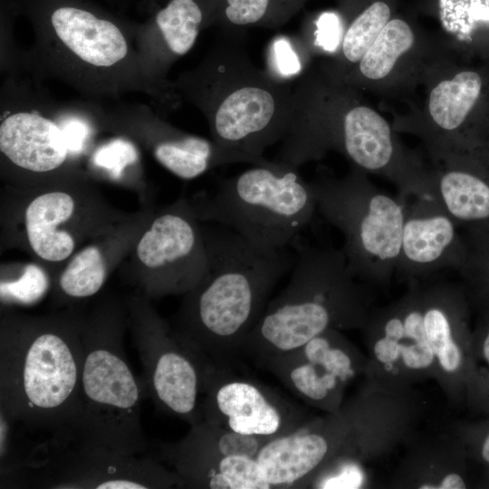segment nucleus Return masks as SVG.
Returning <instances> with one entry per match:
<instances>
[{"mask_svg": "<svg viewBox=\"0 0 489 489\" xmlns=\"http://www.w3.org/2000/svg\"><path fill=\"white\" fill-rule=\"evenodd\" d=\"M124 300L106 296L82 315V363L72 439L126 455L145 454L141 426L142 379L124 351Z\"/></svg>", "mask_w": 489, "mask_h": 489, "instance_id": "obj_5", "label": "nucleus"}, {"mask_svg": "<svg viewBox=\"0 0 489 489\" xmlns=\"http://www.w3.org/2000/svg\"><path fill=\"white\" fill-rule=\"evenodd\" d=\"M309 0H219L215 24L224 28L277 29Z\"/></svg>", "mask_w": 489, "mask_h": 489, "instance_id": "obj_24", "label": "nucleus"}, {"mask_svg": "<svg viewBox=\"0 0 489 489\" xmlns=\"http://www.w3.org/2000/svg\"><path fill=\"white\" fill-rule=\"evenodd\" d=\"M488 126H489V123H488ZM488 136H489V134H488Z\"/></svg>", "mask_w": 489, "mask_h": 489, "instance_id": "obj_40", "label": "nucleus"}, {"mask_svg": "<svg viewBox=\"0 0 489 489\" xmlns=\"http://www.w3.org/2000/svg\"><path fill=\"white\" fill-rule=\"evenodd\" d=\"M0 151L14 167L36 176L57 171L71 154L58 124L27 111L11 114L1 122Z\"/></svg>", "mask_w": 489, "mask_h": 489, "instance_id": "obj_20", "label": "nucleus"}, {"mask_svg": "<svg viewBox=\"0 0 489 489\" xmlns=\"http://www.w3.org/2000/svg\"><path fill=\"white\" fill-rule=\"evenodd\" d=\"M61 128L70 153L76 154L81 152L89 136L87 126L78 120H71L66 121Z\"/></svg>", "mask_w": 489, "mask_h": 489, "instance_id": "obj_33", "label": "nucleus"}, {"mask_svg": "<svg viewBox=\"0 0 489 489\" xmlns=\"http://www.w3.org/2000/svg\"><path fill=\"white\" fill-rule=\"evenodd\" d=\"M426 338L439 364L446 371H455L461 364V350L454 341L451 327L445 312L429 308L424 313Z\"/></svg>", "mask_w": 489, "mask_h": 489, "instance_id": "obj_27", "label": "nucleus"}, {"mask_svg": "<svg viewBox=\"0 0 489 489\" xmlns=\"http://www.w3.org/2000/svg\"><path fill=\"white\" fill-rule=\"evenodd\" d=\"M374 354L380 362L390 364L400 355V343L398 340L384 336L375 343Z\"/></svg>", "mask_w": 489, "mask_h": 489, "instance_id": "obj_35", "label": "nucleus"}, {"mask_svg": "<svg viewBox=\"0 0 489 489\" xmlns=\"http://www.w3.org/2000/svg\"><path fill=\"white\" fill-rule=\"evenodd\" d=\"M413 90L421 91L419 104L395 118L397 131L417 135L436 162L452 156L487 155L488 72L464 65L443 50Z\"/></svg>", "mask_w": 489, "mask_h": 489, "instance_id": "obj_8", "label": "nucleus"}, {"mask_svg": "<svg viewBox=\"0 0 489 489\" xmlns=\"http://www.w3.org/2000/svg\"><path fill=\"white\" fill-rule=\"evenodd\" d=\"M344 32V22L338 12H324L305 25L302 40L312 53L323 52L331 56L337 52Z\"/></svg>", "mask_w": 489, "mask_h": 489, "instance_id": "obj_28", "label": "nucleus"}, {"mask_svg": "<svg viewBox=\"0 0 489 489\" xmlns=\"http://www.w3.org/2000/svg\"><path fill=\"white\" fill-rule=\"evenodd\" d=\"M138 160L134 144L124 139H114L99 147L92 155L93 165L110 178L120 179L127 167Z\"/></svg>", "mask_w": 489, "mask_h": 489, "instance_id": "obj_29", "label": "nucleus"}, {"mask_svg": "<svg viewBox=\"0 0 489 489\" xmlns=\"http://www.w3.org/2000/svg\"><path fill=\"white\" fill-rule=\"evenodd\" d=\"M292 86V115L277 160L298 168L333 150L366 173L394 180L406 192L424 180L422 162L403 146L393 123L323 62L308 66Z\"/></svg>", "mask_w": 489, "mask_h": 489, "instance_id": "obj_2", "label": "nucleus"}, {"mask_svg": "<svg viewBox=\"0 0 489 489\" xmlns=\"http://www.w3.org/2000/svg\"><path fill=\"white\" fill-rule=\"evenodd\" d=\"M432 172V195L455 220L474 234L489 232V157L452 156Z\"/></svg>", "mask_w": 489, "mask_h": 489, "instance_id": "obj_19", "label": "nucleus"}, {"mask_svg": "<svg viewBox=\"0 0 489 489\" xmlns=\"http://www.w3.org/2000/svg\"><path fill=\"white\" fill-rule=\"evenodd\" d=\"M53 279L42 264L26 263L19 268L1 270L0 299L2 307L33 306L53 289Z\"/></svg>", "mask_w": 489, "mask_h": 489, "instance_id": "obj_25", "label": "nucleus"}, {"mask_svg": "<svg viewBox=\"0 0 489 489\" xmlns=\"http://www.w3.org/2000/svg\"><path fill=\"white\" fill-rule=\"evenodd\" d=\"M292 272L286 286L268 302L250 332L243 353L263 366L293 351L334 325L357 316L356 277L341 250L302 244L298 237Z\"/></svg>", "mask_w": 489, "mask_h": 489, "instance_id": "obj_6", "label": "nucleus"}, {"mask_svg": "<svg viewBox=\"0 0 489 489\" xmlns=\"http://www.w3.org/2000/svg\"><path fill=\"white\" fill-rule=\"evenodd\" d=\"M482 456L489 464V434L485 437L482 446Z\"/></svg>", "mask_w": 489, "mask_h": 489, "instance_id": "obj_38", "label": "nucleus"}, {"mask_svg": "<svg viewBox=\"0 0 489 489\" xmlns=\"http://www.w3.org/2000/svg\"><path fill=\"white\" fill-rule=\"evenodd\" d=\"M422 208L406 210L398 266L437 268L449 261L462 267L467 250L457 236L455 220L434 197Z\"/></svg>", "mask_w": 489, "mask_h": 489, "instance_id": "obj_21", "label": "nucleus"}, {"mask_svg": "<svg viewBox=\"0 0 489 489\" xmlns=\"http://www.w3.org/2000/svg\"><path fill=\"white\" fill-rule=\"evenodd\" d=\"M152 210L128 216L78 249L53 280L56 300L74 302L99 293L114 268L132 250Z\"/></svg>", "mask_w": 489, "mask_h": 489, "instance_id": "obj_18", "label": "nucleus"}, {"mask_svg": "<svg viewBox=\"0 0 489 489\" xmlns=\"http://www.w3.org/2000/svg\"><path fill=\"white\" fill-rule=\"evenodd\" d=\"M384 333L386 337L398 341L405 339L403 320L398 317L390 318L385 323Z\"/></svg>", "mask_w": 489, "mask_h": 489, "instance_id": "obj_36", "label": "nucleus"}, {"mask_svg": "<svg viewBox=\"0 0 489 489\" xmlns=\"http://www.w3.org/2000/svg\"><path fill=\"white\" fill-rule=\"evenodd\" d=\"M155 137L152 152L156 160L176 177L194 179L213 168L224 165L249 163L263 164L264 158H254L228 149L213 139L162 129Z\"/></svg>", "mask_w": 489, "mask_h": 489, "instance_id": "obj_22", "label": "nucleus"}, {"mask_svg": "<svg viewBox=\"0 0 489 489\" xmlns=\"http://www.w3.org/2000/svg\"><path fill=\"white\" fill-rule=\"evenodd\" d=\"M397 8L398 0H360L346 11H338L344 32L335 54L323 61L327 69L342 79L363 57Z\"/></svg>", "mask_w": 489, "mask_h": 489, "instance_id": "obj_23", "label": "nucleus"}, {"mask_svg": "<svg viewBox=\"0 0 489 489\" xmlns=\"http://www.w3.org/2000/svg\"><path fill=\"white\" fill-rule=\"evenodd\" d=\"M128 256L126 280L150 300L195 288L206 272L207 252L190 199L153 209Z\"/></svg>", "mask_w": 489, "mask_h": 489, "instance_id": "obj_12", "label": "nucleus"}, {"mask_svg": "<svg viewBox=\"0 0 489 489\" xmlns=\"http://www.w3.org/2000/svg\"><path fill=\"white\" fill-rule=\"evenodd\" d=\"M190 201L202 223L225 226L264 250L292 245L316 210L310 182L280 160L253 165L222 180L212 196Z\"/></svg>", "mask_w": 489, "mask_h": 489, "instance_id": "obj_7", "label": "nucleus"}, {"mask_svg": "<svg viewBox=\"0 0 489 489\" xmlns=\"http://www.w3.org/2000/svg\"><path fill=\"white\" fill-rule=\"evenodd\" d=\"M174 443H149L145 455L164 464L183 481L185 488L271 489L256 457L225 455L205 421L190 426Z\"/></svg>", "mask_w": 489, "mask_h": 489, "instance_id": "obj_16", "label": "nucleus"}, {"mask_svg": "<svg viewBox=\"0 0 489 489\" xmlns=\"http://www.w3.org/2000/svg\"><path fill=\"white\" fill-rule=\"evenodd\" d=\"M363 484V474L352 462L340 463L333 471L315 479L313 485L322 489H357Z\"/></svg>", "mask_w": 489, "mask_h": 489, "instance_id": "obj_30", "label": "nucleus"}, {"mask_svg": "<svg viewBox=\"0 0 489 489\" xmlns=\"http://www.w3.org/2000/svg\"><path fill=\"white\" fill-rule=\"evenodd\" d=\"M150 301L137 290L124 299L128 328L143 367L147 398L161 412L193 426L202 420L208 363L181 341Z\"/></svg>", "mask_w": 489, "mask_h": 489, "instance_id": "obj_11", "label": "nucleus"}, {"mask_svg": "<svg viewBox=\"0 0 489 489\" xmlns=\"http://www.w3.org/2000/svg\"><path fill=\"white\" fill-rule=\"evenodd\" d=\"M403 320L405 339H410L413 341H421L427 340L424 314L419 311L414 310L408 312Z\"/></svg>", "mask_w": 489, "mask_h": 489, "instance_id": "obj_34", "label": "nucleus"}, {"mask_svg": "<svg viewBox=\"0 0 489 489\" xmlns=\"http://www.w3.org/2000/svg\"><path fill=\"white\" fill-rule=\"evenodd\" d=\"M2 207L5 237L44 264H59L125 219L87 184L48 181L18 187Z\"/></svg>", "mask_w": 489, "mask_h": 489, "instance_id": "obj_9", "label": "nucleus"}, {"mask_svg": "<svg viewBox=\"0 0 489 489\" xmlns=\"http://www.w3.org/2000/svg\"><path fill=\"white\" fill-rule=\"evenodd\" d=\"M203 231L207 269L183 295L171 326L206 363L229 369L294 257L287 249L256 247L223 225Z\"/></svg>", "mask_w": 489, "mask_h": 489, "instance_id": "obj_1", "label": "nucleus"}, {"mask_svg": "<svg viewBox=\"0 0 489 489\" xmlns=\"http://www.w3.org/2000/svg\"><path fill=\"white\" fill-rule=\"evenodd\" d=\"M400 355L408 368L418 369L427 368L433 362L435 353L425 340L408 345L400 343Z\"/></svg>", "mask_w": 489, "mask_h": 489, "instance_id": "obj_31", "label": "nucleus"}, {"mask_svg": "<svg viewBox=\"0 0 489 489\" xmlns=\"http://www.w3.org/2000/svg\"><path fill=\"white\" fill-rule=\"evenodd\" d=\"M202 420L225 429L275 437L302 424L295 405L271 388L210 364L204 379Z\"/></svg>", "mask_w": 489, "mask_h": 489, "instance_id": "obj_14", "label": "nucleus"}, {"mask_svg": "<svg viewBox=\"0 0 489 489\" xmlns=\"http://www.w3.org/2000/svg\"><path fill=\"white\" fill-rule=\"evenodd\" d=\"M137 455L48 436L34 453L24 486L52 489L185 488L180 477L164 464L146 455Z\"/></svg>", "mask_w": 489, "mask_h": 489, "instance_id": "obj_13", "label": "nucleus"}, {"mask_svg": "<svg viewBox=\"0 0 489 489\" xmlns=\"http://www.w3.org/2000/svg\"><path fill=\"white\" fill-rule=\"evenodd\" d=\"M310 185L316 209L343 235L341 251L355 276L398 268L406 218L400 202L354 166L342 177L321 170Z\"/></svg>", "mask_w": 489, "mask_h": 489, "instance_id": "obj_10", "label": "nucleus"}, {"mask_svg": "<svg viewBox=\"0 0 489 489\" xmlns=\"http://www.w3.org/2000/svg\"><path fill=\"white\" fill-rule=\"evenodd\" d=\"M82 315L2 311L0 411L30 433L72 437L82 363Z\"/></svg>", "mask_w": 489, "mask_h": 489, "instance_id": "obj_3", "label": "nucleus"}, {"mask_svg": "<svg viewBox=\"0 0 489 489\" xmlns=\"http://www.w3.org/2000/svg\"><path fill=\"white\" fill-rule=\"evenodd\" d=\"M439 489H463L465 488V484L463 478L457 474H449L444 477L439 486Z\"/></svg>", "mask_w": 489, "mask_h": 489, "instance_id": "obj_37", "label": "nucleus"}, {"mask_svg": "<svg viewBox=\"0 0 489 489\" xmlns=\"http://www.w3.org/2000/svg\"><path fill=\"white\" fill-rule=\"evenodd\" d=\"M475 237V251H467L466 259L462 267L481 268L489 273V232L474 234Z\"/></svg>", "mask_w": 489, "mask_h": 489, "instance_id": "obj_32", "label": "nucleus"}, {"mask_svg": "<svg viewBox=\"0 0 489 489\" xmlns=\"http://www.w3.org/2000/svg\"><path fill=\"white\" fill-rule=\"evenodd\" d=\"M443 50L435 34L426 31L415 17L397 12L341 80L380 96L407 94Z\"/></svg>", "mask_w": 489, "mask_h": 489, "instance_id": "obj_15", "label": "nucleus"}, {"mask_svg": "<svg viewBox=\"0 0 489 489\" xmlns=\"http://www.w3.org/2000/svg\"><path fill=\"white\" fill-rule=\"evenodd\" d=\"M29 9L71 53L90 65L111 67L127 56L128 43L118 24L84 2L29 0Z\"/></svg>", "mask_w": 489, "mask_h": 489, "instance_id": "obj_17", "label": "nucleus"}, {"mask_svg": "<svg viewBox=\"0 0 489 489\" xmlns=\"http://www.w3.org/2000/svg\"><path fill=\"white\" fill-rule=\"evenodd\" d=\"M311 55L302 38L294 40L289 36H276L268 48L267 71L279 80L293 82L309 66Z\"/></svg>", "mask_w": 489, "mask_h": 489, "instance_id": "obj_26", "label": "nucleus"}, {"mask_svg": "<svg viewBox=\"0 0 489 489\" xmlns=\"http://www.w3.org/2000/svg\"><path fill=\"white\" fill-rule=\"evenodd\" d=\"M221 29L203 63L183 84L204 112L215 142L264 158L287 131L294 105L292 82L253 62L244 29Z\"/></svg>", "mask_w": 489, "mask_h": 489, "instance_id": "obj_4", "label": "nucleus"}, {"mask_svg": "<svg viewBox=\"0 0 489 489\" xmlns=\"http://www.w3.org/2000/svg\"><path fill=\"white\" fill-rule=\"evenodd\" d=\"M483 353L485 360L489 364V330L487 331V334L484 338V344H483Z\"/></svg>", "mask_w": 489, "mask_h": 489, "instance_id": "obj_39", "label": "nucleus"}]
</instances>
